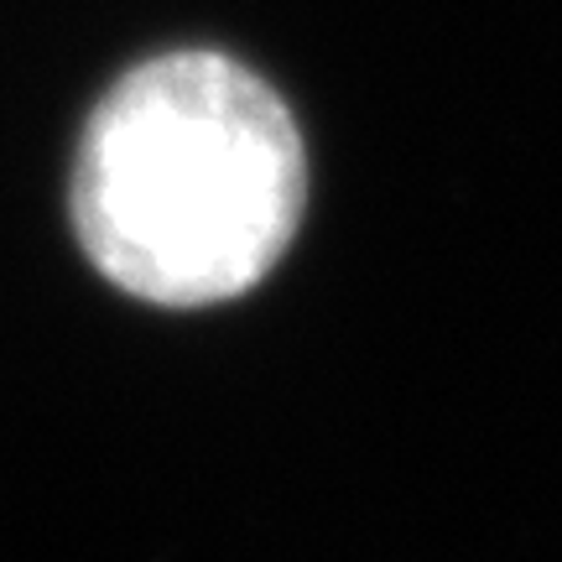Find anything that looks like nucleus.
Returning a JSON list of instances; mask_svg holds the SVG:
<instances>
[{"instance_id": "nucleus-1", "label": "nucleus", "mask_w": 562, "mask_h": 562, "mask_svg": "<svg viewBox=\"0 0 562 562\" xmlns=\"http://www.w3.org/2000/svg\"><path fill=\"white\" fill-rule=\"evenodd\" d=\"M307 214V140L250 63L172 47L131 63L83 115L68 224L115 292L199 313L256 292Z\"/></svg>"}]
</instances>
